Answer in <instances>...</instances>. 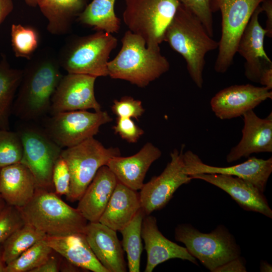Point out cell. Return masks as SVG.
Segmentation results:
<instances>
[{
	"label": "cell",
	"instance_id": "d590c367",
	"mask_svg": "<svg viewBox=\"0 0 272 272\" xmlns=\"http://www.w3.org/2000/svg\"><path fill=\"white\" fill-rule=\"evenodd\" d=\"M111 110L117 117L137 119L145 112L141 101L130 96H123L119 100H114Z\"/></svg>",
	"mask_w": 272,
	"mask_h": 272
},
{
	"label": "cell",
	"instance_id": "f546056e",
	"mask_svg": "<svg viewBox=\"0 0 272 272\" xmlns=\"http://www.w3.org/2000/svg\"><path fill=\"white\" fill-rule=\"evenodd\" d=\"M46 235L32 225L25 223L3 242L4 260L8 264Z\"/></svg>",
	"mask_w": 272,
	"mask_h": 272
},
{
	"label": "cell",
	"instance_id": "8fae6325",
	"mask_svg": "<svg viewBox=\"0 0 272 272\" xmlns=\"http://www.w3.org/2000/svg\"><path fill=\"white\" fill-rule=\"evenodd\" d=\"M23 145L21 163L31 172L37 187L53 191L52 174L54 164L62 150L46 133L34 127L19 132Z\"/></svg>",
	"mask_w": 272,
	"mask_h": 272
},
{
	"label": "cell",
	"instance_id": "9a60e30c",
	"mask_svg": "<svg viewBox=\"0 0 272 272\" xmlns=\"http://www.w3.org/2000/svg\"><path fill=\"white\" fill-rule=\"evenodd\" d=\"M272 99L271 90L251 84L236 85L225 88L211 99L215 115L221 120L230 119L253 110L262 102Z\"/></svg>",
	"mask_w": 272,
	"mask_h": 272
},
{
	"label": "cell",
	"instance_id": "b9f144b4",
	"mask_svg": "<svg viewBox=\"0 0 272 272\" xmlns=\"http://www.w3.org/2000/svg\"><path fill=\"white\" fill-rule=\"evenodd\" d=\"M259 83L269 90L272 89V65L265 67L262 71Z\"/></svg>",
	"mask_w": 272,
	"mask_h": 272
},
{
	"label": "cell",
	"instance_id": "bcb514c9",
	"mask_svg": "<svg viewBox=\"0 0 272 272\" xmlns=\"http://www.w3.org/2000/svg\"><path fill=\"white\" fill-rule=\"evenodd\" d=\"M26 4L30 7H35L37 6L40 0H24Z\"/></svg>",
	"mask_w": 272,
	"mask_h": 272
},
{
	"label": "cell",
	"instance_id": "d6986e66",
	"mask_svg": "<svg viewBox=\"0 0 272 272\" xmlns=\"http://www.w3.org/2000/svg\"><path fill=\"white\" fill-rule=\"evenodd\" d=\"M142 237L144 241L147 260L145 272H152L159 264L170 259L188 260L198 265L185 247L180 246L165 237L159 231L156 218L145 215L142 223Z\"/></svg>",
	"mask_w": 272,
	"mask_h": 272
},
{
	"label": "cell",
	"instance_id": "277c9868",
	"mask_svg": "<svg viewBox=\"0 0 272 272\" xmlns=\"http://www.w3.org/2000/svg\"><path fill=\"white\" fill-rule=\"evenodd\" d=\"M25 223L47 236L84 233L88 221L77 208L53 191L37 187L32 199L19 208Z\"/></svg>",
	"mask_w": 272,
	"mask_h": 272
},
{
	"label": "cell",
	"instance_id": "f1b7e54d",
	"mask_svg": "<svg viewBox=\"0 0 272 272\" xmlns=\"http://www.w3.org/2000/svg\"><path fill=\"white\" fill-rule=\"evenodd\" d=\"M145 216L141 208L132 220L119 231L122 239L121 245L127 255L129 272L140 271L141 256L143 251L142 227Z\"/></svg>",
	"mask_w": 272,
	"mask_h": 272
},
{
	"label": "cell",
	"instance_id": "7bdbcfd3",
	"mask_svg": "<svg viewBox=\"0 0 272 272\" xmlns=\"http://www.w3.org/2000/svg\"><path fill=\"white\" fill-rule=\"evenodd\" d=\"M13 9V0H0V25L11 13Z\"/></svg>",
	"mask_w": 272,
	"mask_h": 272
},
{
	"label": "cell",
	"instance_id": "8992f818",
	"mask_svg": "<svg viewBox=\"0 0 272 272\" xmlns=\"http://www.w3.org/2000/svg\"><path fill=\"white\" fill-rule=\"evenodd\" d=\"M175 239L211 272L241 254L235 238L223 225L204 233L191 224H179L175 229Z\"/></svg>",
	"mask_w": 272,
	"mask_h": 272
},
{
	"label": "cell",
	"instance_id": "603a6c76",
	"mask_svg": "<svg viewBox=\"0 0 272 272\" xmlns=\"http://www.w3.org/2000/svg\"><path fill=\"white\" fill-rule=\"evenodd\" d=\"M36 187L33 174L23 163L0 169V195L7 205L24 207L33 197Z\"/></svg>",
	"mask_w": 272,
	"mask_h": 272
},
{
	"label": "cell",
	"instance_id": "d6a6232c",
	"mask_svg": "<svg viewBox=\"0 0 272 272\" xmlns=\"http://www.w3.org/2000/svg\"><path fill=\"white\" fill-rule=\"evenodd\" d=\"M23 145L18 132L0 129V169L20 163Z\"/></svg>",
	"mask_w": 272,
	"mask_h": 272
},
{
	"label": "cell",
	"instance_id": "60d3db41",
	"mask_svg": "<svg viewBox=\"0 0 272 272\" xmlns=\"http://www.w3.org/2000/svg\"><path fill=\"white\" fill-rule=\"evenodd\" d=\"M260 6L262 12L265 13L267 17L264 29L266 31V36L272 37V0H264Z\"/></svg>",
	"mask_w": 272,
	"mask_h": 272
},
{
	"label": "cell",
	"instance_id": "6da1fadb",
	"mask_svg": "<svg viewBox=\"0 0 272 272\" xmlns=\"http://www.w3.org/2000/svg\"><path fill=\"white\" fill-rule=\"evenodd\" d=\"M57 54L49 48L28 60L12 112L22 120L36 119L50 111L51 99L63 75Z\"/></svg>",
	"mask_w": 272,
	"mask_h": 272
},
{
	"label": "cell",
	"instance_id": "8d00e7d4",
	"mask_svg": "<svg viewBox=\"0 0 272 272\" xmlns=\"http://www.w3.org/2000/svg\"><path fill=\"white\" fill-rule=\"evenodd\" d=\"M71 177L68 166L60 157L56 160L53 167L52 182L54 192L58 196H66L69 192Z\"/></svg>",
	"mask_w": 272,
	"mask_h": 272
},
{
	"label": "cell",
	"instance_id": "3957f363",
	"mask_svg": "<svg viewBox=\"0 0 272 272\" xmlns=\"http://www.w3.org/2000/svg\"><path fill=\"white\" fill-rule=\"evenodd\" d=\"M121 43L117 55L107 63L111 78L145 88L169 70V62L161 54L160 47H147L141 37L127 30Z\"/></svg>",
	"mask_w": 272,
	"mask_h": 272
},
{
	"label": "cell",
	"instance_id": "f6af8a7d",
	"mask_svg": "<svg viewBox=\"0 0 272 272\" xmlns=\"http://www.w3.org/2000/svg\"><path fill=\"white\" fill-rule=\"evenodd\" d=\"M260 271L261 272L272 271V266L267 261H261L260 265Z\"/></svg>",
	"mask_w": 272,
	"mask_h": 272
},
{
	"label": "cell",
	"instance_id": "cb8c5ba5",
	"mask_svg": "<svg viewBox=\"0 0 272 272\" xmlns=\"http://www.w3.org/2000/svg\"><path fill=\"white\" fill-rule=\"evenodd\" d=\"M48 245L65 260L87 271L108 272L90 248L84 233L46 236Z\"/></svg>",
	"mask_w": 272,
	"mask_h": 272
},
{
	"label": "cell",
	"instance_id": "836d02e7",
	"mask_svg": "<svg viewBox=\"0 0 272 272\" xmlns=\"http://www.w3.org/2000/svg\"><path fill=\"white\" fill-rule=\"evenodd\" d=\"M180 2L199 20L209 35L213 37L212 0H180Z\"/></svg>",
	"mask_w": 272,
	"mask_h": 272
},
{
	"label": "cell",
	"instance_id": "44dd1931",
	"mask_svg": "<svg viewBox=\"0 0 272 272\" xmlns=\"http://www.w3.org/2000/svg\"><path fill=\"white\" fill-rule=\"evenodd\" d=\"M161 155L158 148L148 142L136 154L128 157H114L106 166L118 182L137 191L143 187L150 167Z\"/></svg>",
	"mask_w": 272,
	"mask_h": 272
},
{
	"label": "cell",
	"instance_id": "74e56055",
	"mask_svg": "<svg viewBox=\"0 0 272 272\" xmlns=\"http://www.w3.org/2000/svg\"><path fill=\"white\" fill-rule=\"evenodd\" d=\"M113 129L115 133L130 143H137L144 133V131L130 118L117 117Z\"/></svg>",
	"mask_w": 272,
	"mask_h": 272
},
{
	"label": "cell",
	"instance_id": "7a4b0ae2",
	"mask_svg": "<svg viewBox=\"0 0 272 272\" xmlns=\"http://www.w3.org/2000/svg\"><path fill=\"white\" fill-rule=\"evenodd\" d=\"M164 41L183 56L192 80L202 88L205 56L218 48L219 42L209 35L199 20L181 3L166 29Z\"/></svg>",
	"mask_w": 272,
	"mask_h": 272
},
{
	"label": "cell",
	"instance_id": "52a82bcc",
	"mask_svg": "<svg viewBox=\"0 0 272 272\" xmlns=\"http://www.w3.org/2000/svg\"><path fill=\"white\" fill-rule=\"evenodd\" d=\"M125 2L122 18L128 30L141 37L147 47H160L180 0H125Z\"/></svg>",
	"mask_w": 272,
	"mask_h": 272
},
{
	"label": "cell",
	"instance_id": "5bb4252c",
	"mask_svg": "<svg viewBox=\"0 0 272 272\" xmlns=\"http://www.w3.org/2000/svg\"><path fill=\"white\" fill-rule=\"evenodd\" d=\"M97 78L84 74L67 73L62 77L51 99V114L81 110H101L94 92Z\"/></svg>",
	"mask_w": 272,
	"mask_h": 272
},
{
	"label": "cell",
	"instance_id": "ba28073f",
	"mask_svg": "<svg viewBox=\"0 0 272 272\" xmlns=\"http://www.w3.org/2000/svg\"><path fill=\"white\" fill-rule=\"evenodd\" d=\"M120 154L119 148H106L94 137L62 149L60 156L68 166L71 177L66 199L72 202L78 201L98 170Z\"/></svg>",
	"mask_w": 272,
	"mask_h": 272
},
{
	"label": "cell",
	"instance_id": "484cf974",
	"mask_svg": "<svg viewBox=\"0 0 272 272\" xmlns=\"http://www.w3.org/2000/svg\"><path fill=\"white\" fill-rule=\"evenodd\" d=\"M88 4V0H40L37 6L48 21V31L60 36L70 32Z\"/></svg>",
	"mask_w": 272,
	"mask_h": 272
},
{
	"label": "cell",
	"instance_id": "9c48e42d",
	"mask_svg": "<svg viewBox=\"0 0 272 272\" xmlns=\"http://www.w3.org/2000/svg\"><path fill=\"white\" fill-rule=\"evenodd\" d=\"M264 0H212L213 12L222 15V33L214 65L218 73L227 72L233 63L240 38L256 8Z\"/></svg>",
	"mask_w": 272,
	"mask_h": 272
},
{
	"label": "cell",
	"instance_id": "30bf717a",
	"mask_svg": "<svg viewBox=\"0 0 272 272\" xmlns=\"http://www.w3.org/2000/svg\"><path fill=\"white\" fill-rule=\"evenodd\" d=\"M111 121L109 114L102 110L62 112L52 115L44 131L61 148H67L93 138L101 126Z\"/></svg>",
	"mask_w": 272,
	"mask_h": 272
},
{
	"label": "cell",
	"instance_id": "7c38bea8",
	"mask_svg": "<svg viewBox=\"0 0 272 272\" xmlns=\"http://www.w3.org/2000/svg\"><path fill=\"white\" fill-rule=\"evenodd\" d=\"M184 148L183 145L180 151L173 150L170 153V161L163 172L144 183L140 189L141 209L145 215L163 209L180 186L189 183L192 180L184 171Z\"/></svg>",
	"mask_w": 272,
	"mask_h": 272
},
{
	"label": "cell",
	"instance_id": "4316f807",
	"mask_svg": "<svg viewBox=\"0 0 272 272\" xmlns=\"http://www.w3.org/2000/svg\"><path fill=\"white\" fill-rule=\"evenodd\" d=\"M23 75V70L12 67L6 56L0 60V129L9 130L10 117L14 98Z\"/></svg>",
	"mask_w": 272,
	"mask_h": 272
},
{
	"label": "cell",
	"instance_id": "1f68e13d",
	"mask_svg": "<svg viewBox=\"0 0 272 272\" xmlns=\"http://www.w3.org/2000/svg\"><path fill=\"white\" fill-rule=\"evenodd\" d=\"M11 40L15 55L29 60L38 47L39 34L33 27L13 24L11 29Z\"/></svg>",
	"mask_w": 272,
	"mask_h": 272
},
{
	"label": "cell",
	"instance_id": "d4e9b609",
	"mask_svg": "<svg viewBox=\"0 0 272 272\" xmlns=\"http://www.w3.org/2000/svg\"><path fill=\"white\" fill-rule=\"evenodd\" d=\"M141 208L139 193L118 181L99 222L119 231Z\"/></svg>",
	"mask_w": 272,
	"mask_h": 272
},
{
	"label": "cell",
	"instance_id": "2e32d148",
	"mask_svg": "<svg viewBox=\"0 0 272 272\" xmlns=\"http://www.w3.org/2000/svg\"><path fill=\"white\" fill-rule=\"evenodd\" d=\"M262 10L259 5L253 13L239 41L236 52L246 60L245 76L250 81L259 82L260 74L272 61L264 48V39L266 31L259 22Z\"/></svg>",
	"mask_w": 272,
	"mask_h": 272
},
{
	"label": "cell",
	"instance_id": "7402d4cb",
	"mask_svg": "<svg viewBox=\"0 0 272 272\" xmlns=\"http://www.w3.org/2000/svg\"><path fill=\"white\" fill-rule=\"evenodd\" d=\"M117 182L115 176L106 165L98 170L78 200L77 209L87 221H99Z\"/></svg>",
	"mask_w": 272,
	"mask_h": 272
},
{
	"label": "cell",
	"instance_id": "ffe728a7",
	"mask_svg": "<svg viewBox=\"0 0 272 272\" xmlns=\"http://www.w3.org/2000/svg\"><path fill=\"white\" fill-rule=\"evenodd\" d=\"M84 234L94 255L108 272H125L127 264L116 231L99 222L87 224Z\"/></svg>",
	"mask_w": 272,
	"mask_h": 272
},
{
	"label": "cell",
	"instance_id": "ee69618b",
	"mask_svg": "<svg viewBox=\"0 0 272 272\" xmlns=\"http://www.w3.org/2000/svg\"><path fill=\"white\" fill-rule=\"evenodd\" d=\"M4 247L3 243H0V272H6L7 264L4 260Z\"/></svg>",
	"mask_w": 272,
	"mask_h": 272
},
{
	"label": "cell",
	"instance_id": "5b68a950",
	"mask_svg": "<svg viewBox=\"0 0 272 272\" xmlns=\"http://www.w3.org/2000/svg\"><path fill=\"white\" fill-rule=\"evenodd\" d=\"M117 45L112 34L102 31L68 40L57 54L61 68L67 73L96 78L108 76L107 63Z\"/></svg>",
	"mask_w": 272,
	"mask_h": 272
},
{
	"label": "cell",
	"instance_id": "e575fe53",
	"mask_svg": "<svg viewBox=\"0 0 272 272\" xmlns=\"http://www.w3.org/2000/svg\"><path fill=\"white\" fill-rule=\"evenodd\" d=\"M25 223L19 209L7 205L0 215V243Z\"/></svg>",
	"mask_w": 272,
	"mask_h": 272
},
{
	"label": "cell",
	"instance_id": "ac0fdd59",
	"mask_svg": "<svg viewBox=\"0 0 272 272\" xmlns=\"http://www.w3.org/2000/svg\"><path fill=\"white\" fill-rule=\"evenodd\" d=\"M243 116L242 138L227 155L228 163L249 157L254 153L272 152V113L261 118L252 110Z\"/></svg>",
	"mask_w": 272,
	"mask_h": 272
},
{
	"label": "cell",
	"instance_id": "7dc6e473",
	"mask_svg": "<svg viewBox=\"0 0 272 272\" xmlns=\"http://www.w3.org/2000/svg\"><path fill=\"white\" fill-rule=\"evenodd\" d=\"M7 205V204L6 203L5 201L0 195V215L1 214L2 212L3 211L4 209H5Z\"/></svg>",
	"mask_w": 272,
	"mask_h": 272
},
{
	"label": "cell",
	"instance_id": "e0dca14e",
	"mask_svg": "<svg viewBox=\"0 0 272 272\" xmlns=\"http://www.w3.org/2000/svg\"><path fill=\"white\" fill-rule=\"evenodd\" d=\"M213 184L227 192L243 209L272 218V210L262 192L251 183L231 175L197 174L190 176Z\"/></svg>",
	"mask_w": 272,
	"mask_h": 272
},
{
	"label": "cell",
	"instance_id": "f35d334b",
	"mask_svg": "<svg viewBox=\"0 0 272 272\" xmlns=\"http://www.w3.org/2000/svg\"><path fill=\"white\" fill-rule=\"evenodd\" d=\"M244 259L240 256L218 267L214 272H246Z\"/></svg>",
	"mask_w": 272,
	"mask_h": 272
},
{
	"label": "cell",
	"instance_id": "ab89813d",
	"mask_svg": "<svg viewBox=\"0 0 272 272\" xmlns=\"http://www.w3.org/2000/svg\"><path fill=\"white\" fill-rule=\"evenodd\" d=\"M60 267L58 259L51 254L43 263L31 272H57L60 270Z\"/></svg>",
	"mask_w": 272,
	"mask_h": 272
},
{
	"label": "cell",
	"instance_id": "4dcf8cb0",
	"mask_svg": "<svg viewBox=\"0 0 272 272\" xmlns=\"http://www.w3.org/2000/svg\"><path fill=\"white\" fill-rule=\"evenodd\" d=\"M53 252L45 239H42L7 264L6 272H31L47 260Z\"/></svg>",
	"mask_w": 272,
	"mask_h": 272
},
{
	"label": "cell",
	"instance_id": "83f0119b",
	"mask_svg": "<svg viewBox=\"0 0 272 272\" xmlns=\"http://www.w3.org/2000/svg\"><path fill=\"white\" fill-rule=\"evenodd\" d=\"M115 0H93L77 20L81 24L112 34L118 32L120 20L114 12Z\"/></svg>",
	"mask_w": 272,
	"mask_h": 272
},
{
	"label": "cell",
	"instance_id": "4fadbf2b",
	"mask_svg": "<svg viewBox=\"0 0 272 272\" xmlns=\"http://www.w3.org/2000/svg\"><path fill=\"white\" fill-rule=\"evenodd\" d=\"M184 171L189 176L197 174L231 175L251 183L263 192L272 172V158L262 159L249 157L245 162L228 167L211 166L204 163L199 156L188 150L183 153Z\"/></svg>",
	"mask_w": 272,
	"mask_h": 272
}]
</instances>
